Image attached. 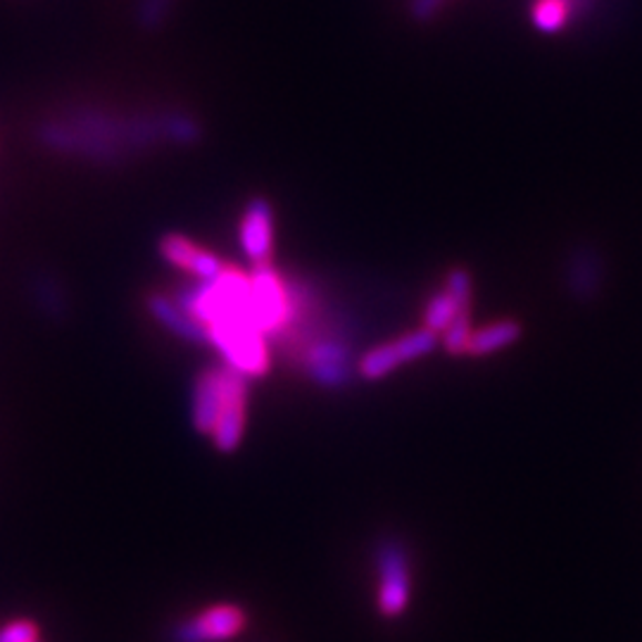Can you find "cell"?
<instances>
[{"label": "cell", "mask_w": 642, "mask_h": 642, "mask_svg": "<svg viewBox=\"0 0 642 642\" xmlns=\"http://www.w3.org/2000/svg\"><path fill=\"white\" fill-rule=\"evenodd\" d=\"M37 138L51 151L112 165L167 143V112L159 117H117L99 110H74L68 120L41 122Z\"/></svg>", "instance_id": "cell-1"}, {"label": "cell", "mask_w": 642, "mask_h": 642, "mask_svg": "<svg viewBox=\"0 0 642 642\" xmlns=\"http://www.w3.org/2000/svg\"><path fill=\"white\" fill-rule=\"evenodd\" d=\"M376 609L383 619H397L412 602V552L403 538L383 536L374 550Z\"/></svg>", "instance_id": "cell-2"}, {"label": "cell", "mask_w": 642, "mask_h": 642, "mask_svg": "<svg viewBox=\"0 0 642 642\" xmlns=\"http://www.w3.org/2000/svg\"><path fill=\"white\" fill-rule=\"evenodd\" d=\"M207 333H210V345L224 358V364L234 366L248 379L269 374L271 355L267 335L260 329L250 324H221L207 329Z\"/></svg>", "instance_id": "cell-3"}, {"label": "cell", "mask_w": 642, "mask_h": 642, "mask_svg": "<svg viewBox=\"0 0 642 642\" xmlns=\"http://www.w3.org/2000/svg\"><path fill=\"white\" fill-rule=\"evenodd\" d=\"M252 321L265 335H275L291 324L296 314V300L291 288L281 279L271 262L252 265Z\"/></svg>", "instance_id": "cell-4"}, {"label": "cell", "mask_w": 642, "mask_h": 642, "mask_svg": "<svg viewBox=\"0 0 642 642\" xmlns=\"http://www.w3.org/2000/svg\"><path fill=\"white\" fill-rule=\"evenodd\" d=\"M438 345H441L438 333H433L424 327L410 331L395 341L366 350L358 360V376L362 381H381L385 376H391L395 369L431 355Z\"/></svg>", "instance_id": "cell-5"}, {"label": "cell", "mask_w": 642, "mask_h": 642, "mask_svg": "<svg viewBox=\"0 0 642 642\" xmlns=\"http://www.w3.org/2000/svg\"><path fill=\"white\" fill-rule=\"evenodd\" d=\"M561 286L569 300L581 308L596 304L607 288V260L602 250L592 244L571 246L561 267Z\"/></svg>", "instance_id": "cell-6"}, {"label": "cell", "mask_w": 642, "mask_h": 642, "mask_svg": "<svg viewBox=\"0 0 642 642\" xmlns=\"http://www.w3.org/2000/svg\"><path fill=\"white\" fill-rule=\"evenodd\" d=\"M248 422V376L224 364V400L217 424L210 433L213 445L221 455H234L244 443Z\"/></svg>", "instance_id": "cell-7"}, {"label": "cell", "mask_w": 642, "mask_h": 642, "mask_svg": "<svg viewBox=\"0 0 642 642\" xmlns=\"http://www.w3.org/2000/svg\"><path fill=\"white\" fill-rule=\"evenodd\" d=\"M248 614L244 607L221 602L203 609L196 617L176 623L169 640L172 642H227L246 631Z\"/></svg>", "instance_id": "cell-8"}, {"label": "cell", "mask_w": 642, "mask_h": 642, "mask_svg": "<svg viewBox=\"0 0 642 642\" xmlns=\"http://www.w3.org/2000/svg\"><path fill=\"white\" fill-rule=\"evenodd\" d=\"M302 369L324 389H343L358 374V364L350 360V348L343 341L321 339L302 352Z\"/></svg>", "instance_id": "cell-9"}, {"label": "cell", "mask_w": 642, "mask_h": 642, "mask_svg": "<svg viewBox=\"0 0 642 642\" xmlns=\"http://www.w3.org/2000/svg\"><path fill=\"white\" fill-rule=\"evenodd\" d=\"M240 248L252 265H265L275 250V210L267 198H252L240 219Z\"/></svg>", "instance_id": "cell-10"}, {"label": "cell", "mask_w": 642, "mask_h": 642, "mask_svg": "<svg viewBox=\"0 0 642 642\" xmlns=\"http://www.w3.org/2000/svg\"><path fill=\"white\" fill-rule=\"evenodd\" d=\"M157 250L159 255H163L165 262L186 271V275H190L198 281L215 279L219 271L227 267L213 250L193 244L190 238L182 234H165L163 238H159Z\"/></svg>", "instance_id": "cell-11"}, {"label": "cell", "mask_w": 642, "mask_h": 642, "mask_svg": "<svg viewBox=\"0 0 642 642\" xmlns=\"http://www.w3.org/2000/svg\"><path fill=\"white\" fill-rule=\"evenodd\" d=\"M224 400V364L207 366L193 383L190 424L200 436H210Z\"/></svg>", "instance_id": "cell-12"}, {"label": "cell", "mask_w": 642, "mask_h": 642, "mask_svg": "<svg viewBox=\"0 0 642 642\" xmlns=\"http://www.w3.org/2000/svg\"><path fill=\"white\" fill-rule=\"evenodd\" d=\"M146 304L157 324L167 329L172 335H176V339L196 345H210V333H207V329L200 321L193 319L174 298L163 293H151Z\"/></svg>", "instance_id": "cell-13"}, {"label": "cell", "mask_w": 642, "mask_h": 642, "mask_svg": "<svg viewBox=\"0 0 642 642\" xmlns=\"http://www.w3.org/2000/svg\"><path fill=\"white\" fill-rule=\"evenodd\" d=\"M524 335V327L519 321H497V324H490L486 329H478L472 333L469 345H467V355L472 358H486L493 355V352H500L514 343H519Z\"/></svg>", "instance_id": "cell-14"}, {"label": "cell", "mask_w": 642, "mask_h": 642, "mask_svg": "<svg viewBox=\"0 0 642 642\" xmlns=\"http://www.w3.org/2000/svg\"><path fill=\"white\" fill-rule=\"evenodd\" d=\"M464 310H472V308H462V304L449 296L445 288L438 293V296H433L426 304V310H424V329L433 331V333H443L449 324H453L455 317Z\"/></svg>", "instance_id": "cell-15"}, {"label": "cell", "mask_w": 642, "mask_h": 642, "mask_svg": "<svg viewBox=\"0 0 642 642\" xmlns=\"http://www.w3.org/2000/svg\"><path fill=\"white\" fill-rule=\"evenodd\" d=\"M472 333H474V327H472V310H464L455 317L453 324H449L443 333H441V345L443 350L447 352V355H467V345H469V339H472Z\"/></svg>", "instance_id": "cell-16"}, {"label": "cell", "mask_w": 642, "mask_h": 642, "mask_svg": "<svg viewBox=\"0 0 642 642\" xmlns=\"http://www.w3.org/2000/svg\"><path fill=\"white\" fill-rule=\"evenodd\" d=\"M571 0H538L534 8V24L545 34H555L567 24Z\"/></svg>", "instance_id": "cell-17"}, {"label": "cell", "mask_w": 642, "mask_h": 642, "mask_svg": "<svg viewBox=\"0 0 642 642\" xmlns=\"http://www.w3.org/2000/svg\"><path fill=\"white\" fill-rule=\"evenodd\" d=\"M174 0H138L136 3V24L153 34V31H159L167 20H169V12H172Z\"/></svg>", "instance_id": "cell-18"}, {"label": "cell", "mask_w": 642, "mask_h": 642, "mask_svg": "<svg viewBox=\"0 0 642 642\" xmlns=\"http://www.w3.org/2000/svg\"><path fill=\"white\" fill-rule=\"evenodd\" d=\"M445 291L453 296L462 308H472V298H474V281L472 275L464 267H457L447 275L445 279Z\"/></svg>", "instance_id": "cell-19"}, {"label": "cell", "mask_w": 642, "mask_h": 642, "mask_svg": "<svg viewBox=\"0 0 642 642\" xmlns=\"http://www.w3.org/2000/svg\"><path fill=\"white\" fill-rule=\"evenodd\" d=\"M0 642H39V623L31 619H14L0 629Z\"/></svg>", "instance_id": "cell-20"}, {"label": "cell", "mask_w": 642, "mask_h": 642, "mask_svg": "<svg viewBox=\"0 0 642 642\" xmlns=\"http://www.w3.org/2000/svg\"><path fill=\"white\" fill-rule=\"evenodd\" d=\"M445 0H410V14L414 22H431L441 12Z\"/></svg>", "instance_id": "cell-21"}, {"label": "cell", "mask_w": 642, "mask_h": 642, "mask_svg": "<svg viewBox=\"0 0 642 642\" xmlns=\"http://www.w3.org/2000/svg\"><path fill=\"white\" fill-rule=\"evenodd\" d=\"M583 3H586V0H571V8L573 6H583Z\"/></svg>", "instance_id": "cell-22"}]
</instances>
